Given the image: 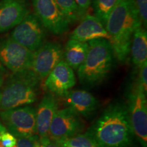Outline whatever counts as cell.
I'll return each instance as SVG.
<instances>
[{"label": "cell", "instance_id": "obj_25", "mask_svg": "<svg viewBox=\"0 0 147 147\" xmlns=\"http://www.w3.org/2000/svg\"><path fill=\"white\" fill-rule=\"evenodd\" d=\"M78 8L79 21L82 19L87 13L91 4V0H75Z\"/></svg>", "mask_w": 147, "mask_h": 147}, {"label": "cell", "instance_id": "obj_2", "mask_svg": "<svg viewBox=\"0 0 147 147\" xmlns=\"http://www.w3.org/2000/svg\"><path fill=\"white\" fill-rule=\"evenodd\" d=\"M141 26L134 0H118L108 16L105 27L115 57L121 63L127 59L132 36L136 29Z\"/></svg>", "mask_w": 147, "mask_h": 147}, {"label": "cell", "instance_id": "obj_13", "mask_svg": "<svg viewBox=\"0 0 147 147\" xmlns=\"http://www.w3.org/2000/svg\"><path fill=\"white\" fill-rule=\"evenodd\" d=\"M76 79L73 69L61 60L49 73L45 85L50 93L63 97L76 84Z\"/></svg>", "mask_w": 147, "mask_h": 147}, {"label": "cell", "instance_id": "obj_7", "mask_svg": "<svg viewBox=\"0 0 147 147\" xmlns=\"http://www.w3.org/2000/svg\"><path fill=\"white\" fill-rule=\"evenodd\" d=\"M12 40L34 53L46 42V29L34 13H29L9 35Z\"/></svg>", "mask_w": 147, "mask_h": 147}, {"label": "cell", "instance_id": "obj_9", "mask_svg": "<svg viewBox=\"0 0 147 147\" xmlns=\"http://www.w3.org/2000/svg\"><path fill=\"white\" fill-rule=\"evenodd\" d=\"M32 3L34 14L46 29L56 36L69 30L70 24L55 0H32Z\"/></svg>", "mask_w": 147, "mask_h": 147}, {"label": "cell", "instance_id": "obj_16", "mask_svg": "<svg viewBox=\"0 0 147 147\" xmlns=\"http://www.w3.org/2000/svg\"><path fill=\"white\" fill-rule=\"evenodd\" d=\"M63 97L67 107L84 117L91 115L98 106L97 99L85 90H71Z\"/></svg>", "mask_w": 147, "mask_h": 147}, {"label": "cell", "instance_id": "obj_24", "mask_svg": "<svg viewBox=\"0 0 147 147\" xmlns=\"http://www.w3.org/2000/svg\"><path fill=\"white\" fill-rule=\"evenodd\" d=\"M0 142L3 147H13L16 143V138L8 131L0 133Z\"/></svg>", "mask_w": 147, "mask_h": 147}, {"label": "cell", "instance_id": "obj_27", "mask_svg": "<svg viewBox=\"0 0 147 147\" xmlns=\"http://www.w3.org/2000/svg\"><path fill=\"white\" fill-rule=\"evenodd\" d=\"M39 147H63L57 141L51 139L49 136L40 138Z\"/></svg>", "mask_w": 147, "mask_h": 147}, {"label": "cell", "instance_id": "obj_28", "mask_svg": "<svg viewBox=\"0 0 147 147\" xmlns=\"http://www.w3.org/2000/svg\"><path fill=\"white\" fill-rule=\"evenodd\" d=\"M3 73L4 72H0V89H1V86H2L3 82L5 80V76Z\"/></svg>", "mask_w": 147, "mask_h": 147}, {"label": "cell", "instance_id": "obj_20", "mask_svg": "<svg viewBox=\"0 0 147 147\" xmlns=\"http://www.w3.org/2000/svg\"><path fill=\"white\" fill-rule=\"evenodd\" d=\"M63 147H97L91 136L87 131L57 141Z\"/></svg>", "mask_w": 147, "mask_h": 147}, {"label": "cell", "instance_id": "obj_12", "mask_svg": "<svg viewBox=\"0 0 147 147\" xmlns=\"http://www.w3.org/2000/svg\"><path fill=\"white\" fill-rule=\"evenodd\" d=\"M30 10L28 0H0V34L14 29Z\"/></svg>", "mask_w": 147, "mask_h": 147}, {"label": "cell", "instance_id": "obj_29", "mask_svg": "<svg viewBox=\"0 0 147 147\" xmlns=\"http://www.w3.org/2000/svg\"><path fill=\"white\" fill-rule=\"evenodd\" d=\"M5 131H7V129H5V127L3 126V125L1 123V121H0V133H1V132Z\"/></svg>", "mask_w": 147, "mask_h": 147}, {"label": "cell", "instance_id": "obj_10", "mask_svg": "<svg viewBox=\"0 0 147 147\" xmlns=\"http://www.w3.org/2000/svg\"><path fill=\"white\" fill-rule=\"evenodd\" d=\"M84 127L80 116L69 108L57 110L49 127L48 136L59 141L80 134Z\"/></svg>", "mask_w": 147, "mask_h": 147}, {"label": "cell", "instance_id": "obj_14", "mask_svg": "<svg viewBox=\"0 0 147 147\" xmlns=\"http://www.w3.org/2000/svg\"><path fill=\"white\" fill-rule=\"evenodd\" d=\"M80 23L69 35V38L82 42L104 38L109 40L106 27L99 18L91 14H86Z\"/></svg>", "mask_w": 147, "mask_h": 147}, {"label": "cell", "instance_id": "obj_1", "mask_svg": "<svg viewBox=\"0 0 147 147\" xmlns=\"http://www.w3.org/2000/svg\"><path fill=\"white\" fill-rule=\"evenodd\" d=\"M97 147H127L131 142L132 132L127 105L111 103L88 130Z\"/></svg>", "mask_w": 147, "mask_h": 147}, {"label": "cell", "instance_id": "obj_5", "mask_svg": "<svg viewBox=\"0 0 147 147\" xmlns=\"http://www.w3.org/2000/svg\"><path fill=\"white\" fill-rule=\"evenodd\" d=\"M129 119L133 135L142 147H147V100L146 91L134 80L127 95Z\"/></svg>", "mask_w": 147, "mask_h": 147}, {"label": "cell", "instance_id": "obj_22", "mask_svg": "<svg viewBox=\"0 0 147 147\" xmlns=\"http://www.w3.org/2000/svg\"><path fill=\"white\" fill-rule=\"evenodd\" d=\"M40 138L38 135L16 138V143L13 147H39Z\"/></svg>", "mask_w": 147, "mask_h": 147}, {"label": "cell", "instance_id": "obj_8", "mask_svg": "<svg viewBox=\"0 0 147 147\" xmlns=\"http://www.w3.org/2000/svg\"><path fill=\"white\" fill-rule=\"evenodd\" d=\"M34 53L20 45L10 36L0 39V61L12 73L31 68Z\"/></svg>", "mask_w": 147, "mask_h": 147}, {"label": "cell", "instance_id": "obj_6", "mask_svg": "<svg viewBox=\"0 0 147 147\" xmlns=\"http://www.w3.org/2000/svg\"><path fill=\"white\" fill-rule=\"evenodd\" d=\"M36 110L24 106L0 112V119L7 131L16 138L37 135Z\"/></svg>", "mask_w": 147, "mask_h": 147}, {"label": "cell", "instance_id": "obj_17", "mask_svg": "<svg viewBox=\"0 0 147 147\" xmlns=\"http://www.w3.org/2000/svg\"><path fill=\"white\" fill-rule=\"evenodd\" d=\"M89 45L69 39L63 49V60L72 69L77 70L87 57Z\"/></svg>", "mask_w": 147, "mask_h": 147}, {"label": "cell", "instance_id": "obj_21", "mask_svg": "<svg viewBox=\"0 0 147 147\" xmlns=\"http://www.w3.org/2000/svg\"><path fill=\"white\" fill-rule=\"evenodd\" d=\"M69 24L79 21L78 8L75 0H55Z\"/></svg>", "mask_w": 147, "mask_h": 147}, {"label": "cell", "instance_id": "obj_3", "mask_svg": "<svg viewBox=\"0 0 147 147\" xmlns=\"http://www.w3.org/2000/svg\"><path fill=\"white\" fill-rule=\"evenodd\" d=\"M89 50L85 59L77 69L78 79L82 84L94 87L106 80L113 65V48L107 39L88 42Z\"/></svg>", "mask_w": 147, "mask_h": 147}, {"label": "cell", "instance_id": "obj_26", "mask_svg": "<svg viewBox=\"0 0 147 147\" xmlns=\"http://www.w3.org/2000/svg\"><path fill=\"white\" fill-rule=\"evenodd\" d=\"M138 73L136 80L142 86L143 89L146 91L147 89V63L144 64L142 67L138 68Z\"/></svg>", "mask_w": 147, "mask_h": 147}, {"label": "cell", "instance_id": "obj_31", "mask_svg": "<svg viewBox=\"0 0 147 147\" xmlns=\"http://www.w3.org/2000/svg\"><path fill=\"white\" fill-rule=\"evenodd\" d=\"M0 147H3L2 144H1V142H0Z\"/></svg>", "mask_w": 147, "mask_h": 147}, {"label": "cell", "instance_id": "obj_30", "mask_svg": "<svg viewBox=\"0 0 147 147\" xmlns=\"http://www.w3.org/2000/svg\"><path fill=\"white\" fill-rule=\"evenodd\" d=\"M5 67H3V65L1 64V61H0V72H5Z\"/></svg>", "mask_w": 147, "mask_h": 147}, {"label": "cell", "instance_id": "obj_15", "mask_svg": "<svg viewBox=\"0 0 147 147\" xmlns=\"http://www.w3.org/2000/svg\"><path fill=\"white\" fill-rule=\"evenodd\" d=\"M58 110L57 100L52 93H47L40 101L36 113V131L39 138L48 136L51 123Z\"/></svg>", "mask_w": 147, "mask_h": 147}, {"label": "cell", "instance_id": "obj_4", "mask_svg": "<svg viewBox=\"0 0 147 147\" xmlns=\"http://www.w3.org/2000/svg\"><path fill=\"white\" fill-rule=\"evenodd\" d=\"M40 80L31 69L10 75L0 89V112L34 103Z\"/></svg>", "mask_w": 147, "mask_h": 147}, {"label": "cell", "instance_id": "obj_19", "mask_svg": "<svg viewBox=\"0 0 147 147\" xmlns=\"http://www.w3.org/2000/svg\"><path fill=\"white\" fill-rule=\"evenodd\" d=\"M118 0H91L95 16L99 18L104 26L110 14L117 4Z\"/></svg>", "mask_w": 147, "mask_h": 147}, {"label": "cell", "instance_id": "obj_18", "mask_svg": "<svg viewBox=\"0 0 147 147\" xmlns=\"http://www.w3.org/2000/svg\"><path fill=\"white\" fill-rule=\"evenodd\" d=\"M131 60L136 68L147 63V33L142 26L134 32L130 47Z\"/></svg>", "mask_w": 147, "mask_h": 147}, {"label": "cell", "instance_id": "obj_11", "mask_svg": "<svg viewBox=\"0 0 147 147\" xmlns=\"http://www.w3.org/2000/svg\"><path fill=\"white\" fill-rule=\"evenodd\" d=\"M61 60H63L61 45L57 42H45L34 53L30 69L40 80H42L47 78Z\"/></svg>", "mask_w": 147, "mask_h": 147}, {"label": "cell", "instance_id": "obj_23", "mask_svg": "<svg viewBox=\"0 0 147 147\" xmlns=\"http://www.w3.org/2000/svg\"><path fill=\"white\" fill-rule=\"evenodd\" d=\"M142 27L146 29L147 26V0H134Z\"/></svg>", "mask_w": 147, "mask_h": 147}]
</instances>
